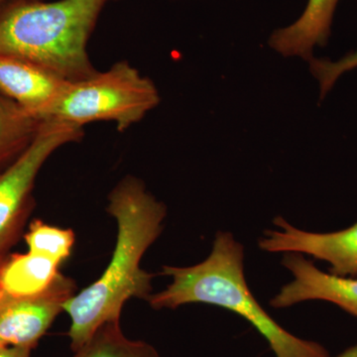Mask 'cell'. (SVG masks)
<instances>
[{"mask_svg": "<svg viewBox=\"0 0 357 357\" xmlns=\"http://www.w3.org/2000/svg\"><path fill=\"white\" fill-rule=\"evenodd\" d=\"M75 291V282L60 273L50 287L36 295L0 292V345L35 349Z\"/></svg>", "mask_w": 357, "mask_h": 357, "instance_id": "8992f818", "label": "cell"}, {"mask_svg": "<svg viewBox=\"0 0 357 357\" xmlns=\"http://www.w3.org/2000/svg\"><path fill=\"white\" fill-rule=\"evenodd\" d=\"M276 229L266 230L258 246L269 253H300L330 264V273L357 276V222L333 232H311L297 229L285 218L276 217Z\"/></svg>", "mask_w": 357, "mask_h": 357, "instance_id": "52a82bcc", "label": "cell"}, {"mask_svg": "<svg viewBox=\"0 0 357 357\" xmlns=\"http://www.w3.org/2000/svg\"><path fill=\"white\" fill-rule=\"evenodd\" d=\"M340 0H309L304 13L292 24L275 30L269 46L284 57L310 61L316 47H324L331 30Z\"/></svg>", "mask_w": 357, "mask_h": 357, "instance_id": "30bf717a", "label": "cell"}, {"mask_svg": "<svg viewBox=\"0 0 357 357\" xmlns=\"http://www.w3.org/2000/svg\"><path fill=\"white\" fill-rule=\"evenodd\" d=\"M24 238L28 250L46 256L59 265L70 257L75 243L72 229L52 227L40 220H33Z\"/></svg>", "mask_w": 357, "mask_h": 357, "instance_id": "5bb4252c", "label": "cell"}, {"mask_svg": "<svg viewBox=\"0 0 357 357\" xmlns=\"http://www.w3.org/2000/svg\"><path fill=\"white\" fill-rule=\"evenodd\" d=\"M159 103L153 82L128 61H121L105 72L70 83L48 119L83 128L91 122L112 121L122 132L142 121Z\"/></svg>", "mask_w": 357, "mask_h": 357, "instance_id": "277c9868", "label": "cell"}, {"mask_svg": "<svg viewBox=\"0 0 357 357\" xmlns=\"http://www.w3.org/2000/svg\"><path fill=\"white\" fill-rule=\"evenodd\" d=\"M44 121L0 93V171L31 145Z\"/></svg>", "mask_w": 357, "mask_h": 357, "instance_id": "7c38bea8", "label": "cell"}, {"mask_svg": "<svg viewBox=\"0 0 357 357\" xmlns=\"http://www.w3.org/2000/svg\"><path fill=\"white\" fill-rule=\"evenodd\" d=\"M31 349L0 345V357H32Z\"/></svg>", "mask_w": 357, "mask_h": 357, "instance_id": "2e32d148", "label": "cell"}, {"mask_svg": "<svg viewBox=\"0 0 357 357\" xmlns=\"http://www.w3.org/2000/svg\"><path fill=\"white\" fill-rule=\"evenodd\" d=\"M282 265L293 280L270 301L275 309H285L307 301H325L357 318V278L321 271L300 253H285Z\"/></svg>", "mask_w": 357, "mask_h": 357, "instance_id": "ba28073f", "label": "cell"}, {"mask_svg": "<svg viewBox=\"0 0 357 357\" xmlns=\"http://www.w3.org/2000/svg\"><path fill=\"white\" fill-rule=\"evenodd\" d=\"M22 1H35V0H0V13H2L7 7Z\"/></svg>", "mask_w": 357, "mask_h": 357, "instance_id": "e0dca14e", "label": "cell"}, {"mask_svg": "<svg viewBox=\"0 0 357 357\" xmlns=\"http://www.w3.org/2000/svg\"><path fill=\"white\" fill-rule=\"evenodd\" d=\"M83 128L46 119L38 135L11 165L0 171V256L20 238L33 208V190L47 160L61 147L83 139Z\"/></svg>", "mask_w": 357, "mask_h": 357, "instance_id": "5b68a950", "label": "cell"}, {"mask_svg": "<svg viewBox=\"0 0 357 357\" xmlns=\"http://www.w3.org/2000/svg\"><path fill=\"white\" fill-rule=\"evenodd\" d=\"M114 1H119V0H114Z\"/></svg>", "mask_w": 357, "mask_h": 357, "instance_id": "ffe728a7", "label": "cell"}, {"mask_svg": "<svg viewBox=\"0 0 357 357\" xmlns=\"http://www.w3.org/2000/svg\"><path fill=\"white\" fill-rule=\"evenodd\" d=\"M59 267L50 258L29 250L7 256L0 270V290L13 296L44 292L60 275Z\"/></svg>", "mask_w": 357, "mask_h": 357, "instance_id": "8fae6325", "label": "cell"}, {"mask_svg": "<svg viewBox=\"0 0 357 357\" xmlns=\"http://www.w3.org/2000/svg\"><path fill=\"white\" fill-rule=\"evenodd\" d=\"M70 82L24 59L0 55V93L46 121Z\"/></svg>", "mask_w": 357, "mask_h": 357, "instance_id": "9c48e42d", "label": "cell"}, {"mask_svg": "<svg viewBox=\"0 0 357 357\" xmlns=\"http://www.w3.org/2000/svg\"><path fill=\"white\" fill-rule=\"evenodd\" d=\"M337 357H357V344L345 349L344 352H342Z\"/></svg>", "mask_w": 357, "mask_h": 357, "instance_id": "ac0fdd59", "label": "cell"}, {"mask_svg": "<svg viewBox=\"0 0 357 357\" xmlns=\"http://www.w3.org/2000/svg\"><path fill=\"white\" fill-rule=\"evenodd\" d=\"M74 357H160L156 349L143 340H129L122 333L121 321H109L75 352Z\"/></svg>", "mask_w": 357, "mask_h": 357, "instance_id": "4fadbf2b", "label": "cell"}, {"mask_svg": "<svg viewBox=\"0 0 357 357\" xmlns=\"http://www.w3.org/2000/svg\"><path fill=\"white\" fill-rule=\"evenodd\" d=\"M110 0H43L0 13V55L43 66L70 83L95 76L88 45Z\"/></svg>", "mask_w": 357, "mask_h": 357, "instance_id": "3957f363", "label": "cell"}, {"mask_svg": "<svg viewBox=\"0 0 357 357\" xmlns=\"http://www.w3.org/2000/svg\"><path fill=\"white\" fill-rule=\"evenodd\" d=\"M7 255H1L0 256V270H1L2 265H3L4 261H6ZM1 292V290H0Z\"/></svg>", "mask_w": 357, "mask_h": 357, "instance_id": "d6986e66", "label": "cell"}, {"mask_svg": "<svg viewBox=\"0 0 357 357\" xmlns=\"http://www.w3.org/2000/svg\"><path fill=\"white\" fill-rule=\"evenodd\" d=\"M107 213L117 225L116 243L102 276L64 305L70 326L68 337L76 352L109 321H121L124 304L132 298L148 300L153 274L140 267L141 259L158 238L167 215L165 204L133 176L122 178L109 196Z\"/></svg>", "mask_w": 357, "mask_h": 357, "instance_id": "6da1fadb", "label": "cell"}, {"mask_svg": "<svg viewBox=\"0 0 357 357\" xmlns=\"http://www.w3.org/2000/svg\"><path fill=\"white\" fill-rule=\"evenodd\" d=\"M309 63L312 75L318 81L319 96L321 98H325L340 77L356 69L357 49L338 60L312 57Z\"/></svg>", "mask_w": 357, "mask_h": 357, "instance_id": "9a60e30c", "label": "cell"}, {"mask_svg": "<svg viewBox=\"0 0 357 357\" xmlns=\"http://www.w3.org/2000/svg\"><path fill=\"white\" fill-rule=\"evenodd\" d=\"M172 282L151 294L154 310H176L187 304H206L234 312L248 321L276 357H331L323 345L303 340L279 325L255 299L244 275V248L229 231H218L210 255L189 267L163 266Z\"/></svg>", "mask_w": 357, "mask_h": 357, "instance_id": "7a4b0ae2", "label": "cell"}]
</instances>
